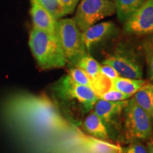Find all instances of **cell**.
<instances>
[{
    "label": "cell",
    "instance_id": "6da1fadb",
    "mask_svg": "<svg viewBox=\"0 0 153 153\" xmlns=\"http://www.w3.org/2000/svg\"><path fill=\"white\" fill-rule=\"evenodd\" d=\"M55 92L68 111L81 116L92 111L99 99L90 87L76 83L68 74L57 82Z\"/></svg>",
    "mask_w": 153,
    "mask_h": 153
},
{
    "label": "cell",
    "instance_id": "7a4b0ae2",
    "mask_svg": "<svg viewBox=\"0 0 153 153\" xmlns=\"http://www.w3.org/2000/svg\"><path fill=\"white\" fill-rule=\"evenodd\" d=\"M29 47L38 66L43 70L60 68L68 62L55 34L33 28Z\"/></svg>",
    "mask_w": 153,
    "mask_h": 153
},
{
    "label": "cell",
    "instance_id": "3957f363",
    "mask_svg": "<svg viewBox=\"0 0 153 153\" xmlns=\"http://www.w3.org/2000/svg\"><path fill=\"white\" fill-rule=\"evenodd\" d=\"M123 127L126 140H138L152 142L153 124L151 116L135 102L132 97L128 100L123 112Z\"/></svg>",
    "mask_w": 153,
    "mask_h": 153
},
{
    "label": "cell",
    "instance_id": "277c9868",
    "mask_svg": "<svg viewBox=\"0 0 153 153\" xmlns=\"http://www.w3.org/2000/svg\"><path fill=\"white\" fill-rule=\"evenodd\" d=\"M56 35L68 62L75 66L82 57L87 55L83 33L76 26L73 19L57 21Z\"/></svg>",
    "mask_w": 153,
    "mask_h": 153
},
{
    "label": "cell",
    "instance_id": "5b68a950",
    "mask_svg": "<svg viewBox=\"0 0 153 153\" xmlns=\"http://www.w3.org/2000/svg\"><path fill=\"white\" fill-rule=\"evenodd\" d=\"M115 12V2L111 0H82L76 8L73 19L78 28L83 32Z\"/></svg>",
    "mask_w": 153,
    "mask_h": 153
},
{
    "label": "cell",
    "instance_id": "8992f818",
    "mask_svg": "<svg viewBox=\"0 0 153 153\" xmlns=\"http://www.w3.org/2000/svg\"><path fill=\"white\" fill-rule=\"evenodd\" d=\"M128 100L123 101H107L99 99L94 106L93 111L102 120L108 130L110 137L116 135L121 122Z\"/></svg>",
    "mask_w": 153,
    "mask_h": 153
},
{
    "label": "cell",
    "instance_id": "52a82bcc",
    "mask_svg": "<svg viewBox=\"0 0 153 153\" xmlns=\"http://www.w3.org/2000/svg\"><path fill=\"white\" fill-rule=\"evenodd\" d=\"M128 33L144 36L153 33V0H146L124 24Z\"/></svg>",
    "mask_w": 153,
    "mask_h": 153
},
{
    "label": "cell",
    "instance_id": "ba28073f",
    "mask_svg": "<svg viewBox=\"0 0 153 153\" xmlns=\"http://www.w3.org/2000/svg\"><path fill=\"white\" fill-rule=\"evenodd\" d=\"M104 65L111 66L119 76L130 79H139L143 77V70L133 57L122 52L107 57L103 62Z\"/></svg>",
    "mask_w": 153,
    "mask_h": 153
},
{
    "label": "cell",
    "instance_id": "9c48e42d",
    "mask_svg": "<svg viewBox=\"0 0 153 153\" xmlns=\"http://www.w3.org/2000/svg\"><path fill=\"white\" fill-rule=\"evenodd\" d=\"M30 16L34 28L55 34L57 21L36 0L30 1Z\"/></svg>",
    "mask_w": 153,
    "mask_h": 153
},
{
    "label": "cell",
    "instance_id": "30bf717a",
    "mask_svg": "<svg viewBox=\"0 0 153 153\" xmlns=\"http://www.w3.org/2000/svg\"><path fill=\"white\" fill-rule=\"evenodd\" d=\"M114 24L111 22H102L94 24L83 31V38L86 49L89 51L93 45L114 33Z\"/></svg>",
    "mask_w": 153,
    "mask_h": 153
},
{
    "label": "cell",
    "instance_id": "8fae6325",
    "mask_svg": "<svg viewBox=\"0 0 153 153\" xmlns=\"http://www.w3.org/2000/svg\"><path fill=\"white\" fill-rule=\"evenodd\" d=\"M82 126L86 132L94 138L105 141H108L111 140L106 127L100 118L93 111L86 116L85 120H83Z\"/></svg>",
    "mask_w": 153,
    "mask_h": 153
},
{
    "label": "cell",
    "instance_id": "7c38bea8",
    "mask_svg": "<svg viewBox=\"0 0 153 153\" xmlns=\"http://www.w3.org/2000/svg\"><path fill=\"white\" fill-rule=\"evenodd\" d=\"M149 82L150 81L148 80L143 79H130V78L123 77L120 76L111 81L113 89H116L120 92L131 96V97H133L143 87L148 85Z\"/></svg>",
    "mask_w": 153,
    "mask_h": 153
},
{
    "label": "cell",
    "instance_id": "4fadbf2b",
    "mask_svg": "<svg viewBox=\"0 0 153 153\" xmlns=\"http://www.w3.org/2000/svg\"><path fill=\"white\" fill-rule=\"evenodd\" d=\"M146 0H115L116 12L121 22L125 23L142 7Z\"/></svg>",
    "mask_w": 153,
    "mask_h": 153
},
{
    "label": "cell",
    "instance_id": "5bb4252c",
    "mask_svg": "<svg viewBox=\"0 0 153 153\" xmlns=\"http://www.w3.org/2000/svg\"><path fill=\"white\" fill-rule=\"evenodd\" d=\"M135 102L151 116L153 111V83L150 82L148 85L133 96Z\"/></svg>",
    "mask_w": 153,
    "mask_h": 153
},
{
    "label": "cell",
    "instance_id": "9a60e30c",
    "mask_svg": "<svg viewBox=\"0 0 153 153\" xmlns=\"http://www.w3.org/2000/svg\"><path fill=\"white\" fill-rule=\"evenodd\" d=\"M84 145L91 153H116L118 148L108 141L94 137H87L83 140Z\"/></svg>",
    "mask_w": 153,
    "mask_h": 153
},
{
    "label": "cell",
    "instance_id": "2e32d148",
    "mask_svg": "<svg viewBox=\"0 0 153 153\" xmlns=\"http://www.w3.org/2000/svg\"><path fill=\"white\" fill-rule=\"evenodd\" d=\"M75 67L84 70L91 78H95L100 74L101 65L89 55H86L82 57Z\"/></svg>",
    "mask_w": 153,
    "mask_h": 153
},
{
    "label": "cell",
    "instance_id": "e0dca14e",
    "mask_svg": "<svg viewBox=\"0 0 153 153\" xmlns=\"http://www.w3.org/2000/svg\"><path fill=\"white\" fill-rule=\"evenodd\" d=\"M41 7L52 15L56 21L65 16L64 8L60 0H36Z\"/></svg>",
    "mask_w": 153,
    "mask_h": 153
},
{
    "label": "cell",
    "instance_id": "ac0fdd59",
    "mask_svg": "<svg viewBox=\"0 0 153 153\" xmlns=\"http://www.w3.org/2000/svg\"><path fill=\"white\" fill-rule=\"evenodd\" d=\"M149 81L153 83V36L148 38L143 44Z\"/></svg>",
    "mask_w": 153,
    "mask_h": 153
},
{
    "label": "cell",
    "instance_id": "d6986e66",
    "mask_svg": "<svg viewBox=\"0 0 153 153\" xmlns=\"http://www.w3.org/2000/svg\"><path fill=\"white\" fill-rule=\"evenodd\" d=\"M68 75L70 78L79 85L87 86V87H91L92 85V78H91L86 72L82 69L78 68H74L70 69L69 71Z\"/></svg>",
    "mask_w": 153,
    "mask_h": 153
},
{
    "label": "cell",
    "instance_id": "ffe728a7",
    "mask_svg": "<svg viewBox=\"0 0 153 153\" xmlns=\"http://www.w3.org/2000/svg\"><path fill=\"white\" fill-rule=\"evenodd\" d=\"M131 97V96L125 94L120 92V91L111 88L109 90H108L103 94L99 97V99L107 101H114V102H116V101H123L128 100Z\"/></svg>",
    "mask_w": 153,
    "mask_h": 153
},
{
    "label": "cell",
    "instance_id": "44dd1931",
    "mask_svg": "<svg viewBox=\"0 0 153 153\" xmlns=\"http://www.w3.org/2000/svg\"><path fill=\"white\" fill-rule=\"evenodd\" d=\"M124 153H148L147 145L142 141L135 140L130 143L126 147Z\"/></svg>",
    "mask_w": 153,
    "mask_h": 153
},
{
    "label": "cell",
    "instance_id": "7402d4cb",
    "mask_svg": "<svg viewBox=\"0 0 153 153\" xmlns=\"http://www.w3.org/2000/svg\"><path fill=\"white\" fill-rule=\"evenodd\" d=\"M100 74L106 76V78L111 80V81L119 76V74H118V72L111 66L108 65H101Z\"/></svg>",
    "mask_w": 153,
    "mask_h": 153
},
{
    "label": "cell",
    "instance_id": "603a6c76",
    "mask_svg": "<svg viewBox=\"0 0 153 153\" xmlns=\"http://www.w3.org/2000/svg\"><path fill=\"white\" fill-rule=\"evenodd\" d=\"M65 15L72 14L79 3V0H60Z\"/></svg>",
    "mask_w": 153,
    "mask_h": 153
},
{
    "label": "cell",
    "instance_id": "cb8c5ba5",
    "mask_svg": "<svg viewBox=\"0 0 153 153\" xmlns=\"http://www.w3.org/2000/svg\"><path fill=\"white\" fill-rule=\"evenodd\" d=\"M147 148H148V153H153V141L152 142L146 143Z\"/></svg>",
    "mask_w": 153,
    "mask_h": 153
},
{
    "label": "cell",
    "instance_id": "d4e9b609",
    "mask_svg": "<svg viewBox=\"0 0 153 153\" xmlns=\"http://www.w3.org/2000/svg\"><path fill=\"white\" fill-rule=\"evenodd\" d=\"M151 118H152V124H153V111H152V116H151Z\"/></svg>",
    "mask_w": 153,
    "mask_h": 153
},
{
    "label": "cell",
    "instance_id": "484cf974",
    "mask_svg": "<svg viewBox=\"0 0 153 153\" xmlns=\"http://www.w3.org/2000/svg\"><path fill=\"white\" fill-rule=\"evenodd\" d=\"M111 1H115V0H111Z\"/></svg>",
    "mask_w": 153,
    "mask_h": 153
}]
</instances>
